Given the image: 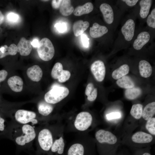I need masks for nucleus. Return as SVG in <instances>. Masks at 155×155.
Wrapping results in <instances>:
<instances>
[{
    "label": "nucleus",
    "mask_w": 155,
    "mask_h": 155,
    "mask_svg": "<svg viewBox=\"0 0 155 155\" xmlns=\"http://www.w3.org/2000/svg\"><path fill=\"white\" fill-rule=\"evenodd\" d=\"M22 130L23 134L17 137L15 142L17 144L23 146L33 141L36 137V133L34 127L28 124L23 126Z\"/></svg>",
    "instance_id": "6"
},
{
    "label": "nucleus",
    "mask_w": 155,
    "mask_h": 155,
    "mask_svg": "<svg viewBox=\"0 0 155 155\" xmlns=\"http://www.w3.org/2000/svg\"><path fill=\"white\" fill-rule=\"evenodd\" d=\"M37 52L40 58L42 60L48 61L51 59L55 54V49L51 41L44 38L39 42Z\"/></svg>",
    "instance_id": "3"
},
{
    "label": "nucleus",
    "mask_w": 155,
    "mask_h": 155,
    "mask_svg": "<svg viewBox=\"0 0 155 155\" xmlns=\"http://www.w3.org/2000/svg\"><path fill=\"white\" fill-rule=\"evenodd\" d=\"M155 113V102H153L147 104L143 111L142 116L143 119L148 121L154 115Z\"/></svg>",
    "instance_id": "27"
},
{
    "label": "nucleus",
    "mask_w": 155,
    "mask_h": 155,
    "mask_svg": "<svg viewBox=\"0 0 155 155\" xmlns=\"http://www.w3.org/2000/svg\"><path fill=\"white\" fill-rule=\"evenodd\" d=\"M62 1V0H52L51 4L53 8L56 9L59 8Z\"/></svg>",
    "instance_id": "40"
},
{
    "label": "nucleus",
    "mask_w": 155,
    "mask_h": 155,
    "mask_svg": "<svg viewBox=\"0 0 155 155\" xmlns=\"http://www.w3.org/2000/svg\"><path fill=\"white\" fill-rule=\"evenodd\" d=\"M141 154L139 155H152L148 151H145L144 152H142Z\"/></svg>",
    "instance_id": "45"
},
{
    "label": "nucleus",
    "mask_w": 155,
    "mask_h": 155,
    "mask_svg": "<svg viewBox=\"0 0 155 155\" xmlns=\"http://www.w3.org/2000/svg\"><path fill=\"white\" fill-rule=\"evenodd\" d=\"M129 67L127 64H124L115 69L112 74V78L115 80H118L126 75L129 71Z\"/></svg>",
    "instance_id": "29"
},
{
    "label": "nucleus",
    "mask_w": 155,
    "mask_h": 155,
    "mask_svg": "<svg viewBox=\"0 0 155 155\" xmlns=\"http://www.w3.org/2000/svg\"><path fill=\"white\" fill-rule=\"evenodd\" d=\"M68 88L63 86L54 85L52 88L44 95V100L51 104L57 103L66 97L69 94Z\"/></svg>",
    "instance_id": "2"
},
{
    "label": "nucleus",
    "mask_w": 155,
    "mask_h": 155,
    "mask_svg": "<svg viewBox=\"0 0 155 155\" xmlns=\"http://www.w3.org/2000/svg\"><path fill=\"white\" fill-rule=\"evenodd\" d=\"M38 140L41 149L45 152L50 150L54 141L51 132L47 128L43 129L39 132Z\"/></svg>",
    "instance_id": "5"
},
{
    "label": "nucleus",
    "mask_w": 155,
    "mask_h": 155,
    "mask_svg": "<svg viewBox=\"0 0 155 155\" xmlns=\"http://www.w3.org/2000/svg\"><path fill=\"white\" fill-rule=\"evenodd\" d=\"M81 40L83 45L86 48H87L89 46V39L87 36L84 34L81 35Z\"/></svg>",
    "instance_id": "38"
},
{
    "label": "nucleus",
    "mask_w": 155,
    "mask_h": 155,
    "mask_svg": "<svg viewBox=\"0 0 155 155\" xmlns=\"http://www.w3.org/2000/svg\"><path fill=\"white\" fill-rule=\"evenodd\" d=\"M65 143L63 134L55 140L51 147V152L56 155H64L65 152Z\"/></svg>",
    "instance_id": "12"
},
{
    "label": "nucleus",
    "mask_w": 155,
    "mask_h": 155,
    "mask_svg": "<svg viewBox=\"0 0 155 155\" xmlns=\"http://www.w3.org/2000/svg\"><path fill=\"white\" fill-rule=\"evenodd\" d=\"M4 19V16L2 12L0 10V25L3 23Z\"/></svg>",
    "instance_id": "44"
},
{
    "label": "nucleus",
    "mask_w": 155,
    "mask_h": 155,
    "mask_svg": "<svg viewBox=\"0 0 155 155\" xmlns=\"http://www.w3.org/2000/svg\"><path fill=\"white\" fill-rule=\"evenodd\" d=\"M92 120V116L89 112H81L76 116L74 121V126L78 131H84L90 126Z\"/></svg>",
    "instance_id": "4"
},
{
    "label": "nucleus",
    "mask_w": 155,
    "mask_h": 155,
    "mask_svg": "<svg viewBox=\"0 0 155 155\" xmlns=\"http://www.w3.org/2000/svg\"><path fill=\"white\" fill-rule=\"evenodd\" d=\"M153 139L150 134L142 131H138L132 136L131 139L134 143L138 144L148 143L151 142Z\"/></svg>",
    "instance_id": "18"
},
{
    "label": "nucleus",
    "mask_w": 155,
    "mask_h": 155,
    "mask_svg": "<svg viewBox=\"0 0 155 155\" xmlns=\"http://www.w3.org/2000/svg\"><path fill=\"white\" fill-rule=\"evenodd\" d=\"M73 11V7L71 4L70 0H62L59 7V11L62 15L68 16L71 14Z\"/></svg>",
    "instance_id": "25"
},
{
    "label": "nucleus",
    "mask_w": 155,
    "mask_h": 155,
    "mask_svg": "<svg viewBox=\"0 0 155 155\" xmlns=\"http://www.w3.org/2000/svg\"><path fill=\"white\" fill-rule=\"evenodd\" d=\"M142 91L140 88L134 87L127 89L125 90V97L129 100L135 99L141 94Z\"/></svg>",
    "instance_id": "31"
},
{
    "label": "nucleus",
    "mask_w": 155,
    "mask_h": 155,
    "mask_svg": "<svg viewBox=\"0 0 155 155\" xmlns=\"http://www.w3.org/2000/svg\"><path fill=\"white\" fill-rule=\"evenodd\" d=\"M139 68L141 75L144 78L149 77L152 73V67L150 63L146 60H142L140 61Z\"/></svg>",
    "instance_id": "21"
},
{
    "label": "nucleus",
    "mask_w": 155,
    "mask_h": 155,
    "mask_svg": "<svg viewBox=\"0 0 155 155\" xmlns=\"http://www.w3.org/2000/svg\"><path fill=\"white\" fill-rule=\"evenodd\" d=\"M5 119L2 117L0 114V131L3 132L5 129Z\"/></svg>",
    "instance_id": "41"
},
{
    "label": "nucleus",
    "mask_w": 155,
    "mask_h": 155,
    "mask_svg": "<svg viewBox=\"0 0 155 155\" xmlns=\"http://www.w3.org/2000/svg\"><path fill=\"white\" fill-rule=\"evenodd\" d=\"M97 89L94 87L92 83H89L87 86L85 91V94L87 96L88 100L90 101H94L97 96Z\"/></svg>",
    "instance_id": "30"
},
{
    "label": "nucleus",
    "mask_w": 155,
    "mask_h": 155,
    "mask_svg": "<svg viewBox=\"0 0 155 155\" xmlns=\"http://www.w3.org/2000/svg\"><path fill=\"white\" fill-rule=\"evenodd\" d=\"M7 84L10 89L14 92H20L23 89V82L19 76L15 75L9 78Z\"/></svg>",
    "instance_id": "15"
},
{
    "label": "nucleus",
    "mask_w": 155,
    "mask_h": 155,
    "mask_svg": "<svg viewBox=\"0 0 155 155\" xmlns=\"http://www.w3.org/2000/svg\"><path fill=\"white\" fill-rule=\"evenodd\" d=\"M54 27L60 32L63 33L65 32L67 29L66 24L64 23H57L55 24Z\"/></svg>",
    "instance_id": "37"
},
{
    "label": "nucleus",
    "mask_w": 155,
    "mask_h": 155,
    "mask_svg": "<svg viewBox=\"0 0 155 155\" xmlns=\"http://www.w3.org/2000/svg\"><path fill=\"white\" fill-rule=\"evenodd\" d=\"M95 138L100 144L105 143L113 145L116 144L117 138L116 136L111 132L102 129L97 131L95 134Z\"/></svg>",
    "instance_id": "9"
},
{
    "label": "nucleus",
    "mask_w": 155,
    "mask_h": 155,
    "mask_svg": "<svg viewBox=\"0 0 155 155\" xmlns=\"http://www.w3.org/2000/svg\"><path fill=\"white\" fill-rule=\"evenodd\" d=\"M64 155H95L94 149L87 142L85 136L78 138L65 150Z\"/></svg>",
    "instance_id": "1"
},
{
    "label": "nucleus",
    "mask_w": 155,
    "mask_h": 155,
    "mask_svg": "<svg viewBox=\"0 0 155 155\" xmlns=\"http://www.w3.org/2000/svg\"><path fill=\"white\" fill-rule=\"evenodd\" d=\"M91 71L96 79L99 82H101L104 80L106 69L104 63L100 60L94 61L91 66Z\"/></svg>",
    "instance_id": "10"
},
{
    "label": "nucleus",
    "mask_w": 155,
    "mask_h": 155,
    "mask_svg": "<svg viewBox=\"0 0 155 155\" xmlns=\"http://www.w3.org/2000/svg\"><path fill=\"white\" fill-rule=\"evenodd\" d=\"M143 111V106L141 104H134L132 106L130 114L135 119H138L142 116Z\"/></svg>",
    "instance_id": "32"
},
{
    "label": "nucleus",
    "mask_w": 155,
    "mask_h": 155,
    "mask_svg": "<svg viewBox=\"0 0 155 155\" xmlns=\"http://www.w3.org/2000/svg\"><path fill=\"white\" fill-rule=\"evenodd\" d=\"M39 41L38 38H35L31 42V44L34 47L37 48L38 47L39 45Z\"/></svg>",
    "instance_id": "43"
},
{
    "label": "nucleus",
    "mask_w": 155,
    "mask_h": 155,
    "mask_svg": "<svg viewBox=\"0 0 155 155\" xmlns=\"http://www.w3.org/2000/svg\"><path fill=\"white\" fill-rule=\"evenodd\" d=\"M31 45L30 40L26 39L24 37H22L17 45V51L22 56H28L31 52Z\"/></svg>",
    "instance_id": "13"
},
{
    "label": "nucleus",
    "mask_w": 155,
    "mask_h": 155,
    "mask_svg": "<svg viewBox=\"0 0 155 155\" xmlns=\"http://www.w3.org/2000/svg\"><path fill=\"white\" fill-rule=\"evenodd\" d=\"M121 117V113L119 112H115L107 114L106 115V119L108 120L119 119Z\"/></svg>",
    "instance_id": "36"
},
{
    "label": "nucleus",
    "mask_w": 155,
    "mask_h": 155,
    "mask_svg": "<svg viewBox=\"0 0 155 155\" xmlns=\"http://www.w3.org/2000/svg\"><path fill=\"white\" fill-rule=\"evenodd\" d=\"M17 52V46L14 44H11L9 46L7 45H2L0 47V59L8 55H15Z\"/></svg>",
    "instance_id": "22"
},
{
    "label": "nucleus",
    "mask_w": 155,
    "mask_h": 155,
    "mask_svg": "<svg viewBox=\"0 0 155 155\" xmlns=\"http://www.w3.org/2000/svg\"><path fill=\"white\" fill-rule=\"evenodd\" d=\"M8 75V73L6 70L4 69L0 70V83L5 80Z\"/></svg>",
    "instance_id": "39"
},
{
    "label": "nucleus",
    "mask_w": 155,
    "mask_h": 155,
    "mask_svg": "<svg viewBox=\"0 0 155 155\" xmlns=\"http://www.w3.org/2000/svg\"><path fill=\"white\" fill-rule=\"evenodd\" d=\"M150 38V35L148 32L144 31L140 33L133 42L134 48L136 50L141 49L149 41Z\"/></svg>",
    "instance_id": "17"
},
{
    "label": "nucleus",
    "mask_w": 155,
    "mask_h": 155,
    "mask_svg": "<svg viewBox=\"0 0 155 155\" xmlns=\"http://www.w3.org/2000/svg\"><path fill=\"white\" fill-rule=\"evenodd\" d=\"M6 19L8 23L11 24H16L20 22V17L18 14L13 12H10L6 14Z\"/></svg>",
    "instance_id": "33"
},
{
    "label": "nucleus",
    "mask_w": 155,
    "mask_h": 155,
    "mask_svg": "<svg viewBox=\"0 0 155 155\" xmlns=\"http://www.w3.org/2000/svg\"><path fill=\"white\" fill-rule=\"evenodd\" d=\"M108 30L106 26L100 25L95 22L93 24L92 26L90 27L89 33L92 37L96 38L102 36L106 33Z\"/></svg>",
    "instance_id": "19"
},
{
    "label": "nucleus",
    "mask_w": 155,
    "mask_h": 155,
    "mask_svg": "<svg viewBox=\"0 0 155 155\" xmlns=\"http://www.w3.org/2000/svg\"><path fill=\"white\" fill-rule=\"evenodd\" d=\"M147 23L148 26L153 28H155V9H153L151 14L148 16Z\"/></svg>",
    "instance_id": "35"
},
{
    "label": "nucleus",
    "mask_w": 155,
    "mask_h": 155,
    "mask_svg": "<svg viewBox=\"0 0 155 155\" xmlns=\"http://www.w3.org/2000/svg\"><path fill=\"white\" fill-rule=\"evenodd\" d=\"M51 76L54 79H58L59 82L63 83L69 79L71 73L69 71L63 70L62 64L57 62L54 65L52 68Z\"/></svg>",
    "instance_id": "8"
},
{
    "label": "nucleus",
    "mask_w": 155,
    "mask_h": 155,
    "mask_svg": "<svg viewBox=\"0 0 155 155\" xmlns=\"http://www.w3.org/2000/svg\"><path fill=\"white\" fill-rule=\"evenodd\" d=\"M89 26V22L79 20L74 22L73 26V30L74 35L78 36L83 34Z\"/></svg>",
    "instance_id": "20"
},
{
    "label": "nucleus",
    "mask_w": 155,
    "mask_h": 155,
    "mask_svg": "<svg viewBox=\"0 0 155 155\" xmlns=\"http://www.w3.org/2000/svg\"><path fill=\"white\" fill-rule=\"evenodd\" d=\"M39 113L42 116H46L50 114L53 111V106L52 104L44 101L39 102L38 105Z\"/></svg>",
    "instance_id": "24"
},
{
    "label": "nucleus",
    "mask_w": 155,
    "mask_h": 155,
    "mask_svg": "<svg viewBox=\"0 0 155 155\" xmlns=\"http://www.w3.org/2000/svg\"><path fill=\"white\" fill-rule=\"evenodd\" d=\"M116 83L119 87L127 89L133 87L135 86L132 79L129 76L126 75L118 79Z\"/></svg>",
    "instance_id": "26"
},
{
    "label": "nucleus",
    "mask_w": 155,
    "mask_h": 155,
    "mask_svg": "<svg viewBox=\"0 0 155 155\" xmlns=\"http://www.w3.org/2000/svg\"><path fill=\"white\" fill-rule=\"evenodd\" d=\"M94 8L92 3L88 2L82 6H77L73 11L74 15L80 16L83 14H88L92 11Z\"/></svg>",
    "instance_id": "23"
},
{
    "label": "nucleus",
    "mask_w": 155,
    "mask_h": 155,
    "mask_svg": "<svg viewBox=\"0 0 155 155\" xmlns=\"http://www.w3.org/2000/svg\"><path fill=\"white\" fill-rule=\"evenodd\" d=\"M146 127L147 130L151 134L155 135V118L153 117L147 121Z\"/></svg>",
    "instance_id": "34"
},
{
    "label": "nucleus",
    "mask_w": 155,
    "mask_h": 155,
    "mask_svg": "<svg viewBox=\"0 0 155 155\" xmlns=\"http://www.w3.org/2000/svg\"><path fill=\"white\" fill-rule=\"evenodd\" d=\"M15 117L16 121L24 125L27 124L30 122L33 124L38 123L36 113L32 111L20 109L16 113Z\"/></svg>",
    "instance_id": "7"
},
{
    "label": "nucleus",
    "mask_w": 155,
    "mask_h": 155,
    "mask_svg": "<svg viewBox=\"0 0 155 155\" xmlns=\"http://www.w3.org/2000/svg\"><path fill=\"white\" fill-rule=\"evenodd\" d=\"M135 28V22L131 19L128 20L122 27L121 32L126 40L130 41L132 39L134 35Z\"/></svg>",
    "instance_id": "11"
},
{
    "label": "nucleus",
    "mask_w": 155,
    "mask_h": 155,
    "mask_svg": "<svg viewBox=\"0 0 155 155\" xmlns=\"http://www.w3.org/2000/svg\"><path fill=\"white\" fill-rule=\"evenodd\" d=\"M100 9L106 22L108 24H112L114 20V13L111 5L107 3H103L100 6Z\"/></svg>",
    "instance_id": "14"
},
{
    "label": "nucleus",
    "mask_w": 155,
    "mask_h": 155,
    "mask_svg": "<svg viewBox=\"0 0 155 155\" xmlns=\"http://www.w3.org/2000/svg\"><path fill=\"white\" fill-rule=\"evenodd\" d=\"M122 1L125 2L129 6L132 7L135 5L138 1V0H123Z\"/></svg>",
    "instance_id": "42"
},
{
    "label": "nucleus",
    "mask_w": 155,
    "mask_h": 155,
    "mask_svg": "<svg viewBox=\"0 0 155 155\" xmlns=\"http://www.w3.org/2000/svg\"><path fill=\"white\" fill-rule=\"evenodd\" d=\"M26 73L28 77L32 80L36 82L40 81L43 75L42 70L38 65H34L28 68Z\"/></svg>",
    "instance_id": "16"
},
{
    "label": "nucleus",
    "mask_w": 155,
    "mask_h": 155,
    "mask_svg": "<svg viewBox=\"0 0 155 155\" xmlns=\"http://www.w3.org/2000/svg\"><path fill=\"white\" fill-rule=\"evenodd\" d=\"M152 1L151 0H142L140 1V15L141 18H146L149 14L151 6Z\"/></svg>",
    "instance_id": "28"
}]
</instances>
